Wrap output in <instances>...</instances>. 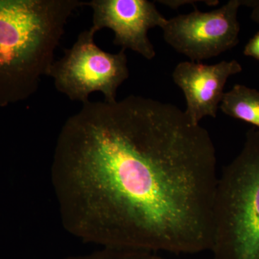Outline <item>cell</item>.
I'll return each mask as SVG.
<instances>
[{"instance_id": "9", "label": "cell", "mask_w": 259, "mask_h": 259, "mask_svg": "<svg viewBox=\"0 0 259 259\" xmlns=\"http://www.w3.org/2000/svg\"><path fill=\"white\" fill-rule=\"evenodd\" d=\"M64 259H164L158 253L145 250L102 248L88 254L73 255Z\"/></svg>"}, {"instance_id": "12", "label": "cell", "mask_w": 259, "mask_h": 259, "mask_svg": "<svg viewBox=\"0 0 259 259\" xmlns=\"http://www.w3.org/2000/svg\"><path fill=\"white\" fill-rule=\"evenodd\" d=\"M243 5L251 8V18L253 21L259 23V0H243Z\"/></svg>"}, {"instance_id": "8", "label": "cell", "mask_w": 259, "mask_h": 259, "mask_svg": "<svg viewBox=\"0 0 259 259\" xmlns=\"http://www.w3.org/2000/svg\"><path fill=\"white\" fill-rule=\"evenodd\" d=\"M220 108L223 113L259 129V91L236 84L225 93Z\"/></svg>"}, {"instance_id": "2", "label": "cell", "mask_w": 259, "mask_h": 259, "mask_svg": "<svg viewBox=\"0 0 259 259\" xmlns=\"http://www.w3.org/2000/svg\"><path fill=\"white\" fill-rule=\"evenodd\" d=\"M81 0H0V107L28 100L49 76L70 17Z\"/></svg>"}, {"instance_id": "11", "label": "cell", "mask_w": 259, "mask_h": 259, "mask_svg": "<svg viewBox=\"0 0 259 259\" xmlns=\"http://www.w3.org/2000/svg\"><path fill=\"white\" fill-rule=\"evenodd\" d=\"M243 54L259 61V32L245 45Z\"/></svg>"}, {"instance_id": "1", "label": "cell", "mask_w": 259, "mask_h": 259, "mask_svg": "<svg viewBox=\"0 0 259 259\" xmlns=\"http://www.w3.org/2000/svg\"><path fill=\"white\" fill-rule=\"evenodd\" d=\"M217 157L176 105L139 95L89 101L61 127L51 181L65 229L102 248L210 250Z\"/></svg>"}, {"instance_id": "4", "label": "cell", "mask_w": 259, "mask_h": 259, "mask_svg": "<svg viewBox=\"0 0 259 259\" xmlns=\"http://www.w3.org/2000/svg\"><path fill=\"white\" fill-rule=\"evenodd\" d=\"M96 32L90 28L80 32L64 55L51 66L49 76L59 93L71 101H89L92 93L100 92L104 101H117V92L128 79L125 50L117 54L102 50L95 41Z\"/></svg>"}, {"instance_id": "7", "label": "cell", "mask_w": 259, "mask_h": 259, "mask_svg": "<svg viewBox=\"0 0 259 259\" xmlns=\"http://www.w3.org/2000/svg\"><path fill=\"white\" fill-rule=\"evenodd\" d=\"M242 66L236 60L223 61L215 64L184 61L172 73L174 81L183 92L186 115L194 124L204 117H217L224 89L230 76L239 74Z\"/></svg>"}, {"instance_id": "5", "label": "cell", "mask_w": 259, "mask_h": 259, "mask_svg": "<svg viewBox=\"0 0 259 259\" xmlns=\"http://www.w3.org/2000/svg\"><path fill=\"white\" fill-rule=\"evenodd\" d=\"M243 0H231L218 9L195 8L167 20L162 28L165 41L191 61L200 63L231 50L239 42L238 10Z\"/></svg>"}, {"instance_id": "6", "label": "cell", "mask_w": 259, "mask_h": 259, "mask_svg": "<svg viewBox=\"0 0 259 259\" xmlns=\"http://www.w3.org/2000/svg\"><path fill=\"white\" fill-rule=\"evenodd\" d=\"M87 6L93 10L95 32L110 29L114 32V45L123 50L134 51L148 60L156 56V51L148 36L150 29L163 28L165 17L154 3L148 0H92Z\"/></svg>"}, {"instance_id": "10", "label": "cell", "mask_w": 259, "mask_h": 259, "mask_svg": "<svg viewBox=\"0 0 259 259\" xmlns=\"http://www.w3.org/2000/svg\"><path fill=\"white\" fill-rule=\"evenodd\" d=\"M156 3L166 5L172 10L178 9L180 7L185 5H192L195 7L196 5L203 3L209 6H216L219 4V1L218 0H160L156 1Z\"/></svg>"}, {"instance_id": "3", "label": "cell", "mask_w": 259, "mask_h": 259, "mask_svg": "<svg viewBox=\"0 0 259 259\" xmlns=\"http://www.w3.org/2000/svg\"><path fill=\"white\" fill-rule=\"evenodd\" d=\"M214 259H259V129L218 177L212 211Z\"/></svg>"}]
</instances>
